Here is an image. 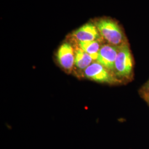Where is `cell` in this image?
Instances as JSON below:
<instances>
[{
    "label": "cell",
    "mask_w": 149,
    "mask_h": 149,
    "mask_svg": "<svg viewBox=\"0 0 149 149\" xmlns=\"http://www.w3.org/2000/svg\"><path fill=\"white\" fill-rule=\"evenodd\" d=\"M95 26L102 38L109 44L120 47L127 44L122 29L116 22L108 18H101L95 22Z\"/></svg>",
    "instance_id": "cell-1"
},
{
    "label": "cell",
    "mask_w": 149,
    "mask_h": 149,
    "mask_svg": "<svg viewBox=\"0 0 149 149\" xmlns=\"http://www.w3.org/2000/svg\"><path fill=\"white\" fill-rule=\"evenodd\" d=\"M133 66V58L128 44L119 47L114 64V74L116 77L123 80H131Z\"/></svg>",
    "instance_id": "cell-2"
},
{
    "label": "cell",
    "mask_w": 149,
    "mask_h": 149,
    "mask_svg": "<svg viewBox=\"0 0 149 149\" xmlns=\"http://www.w3.org/2000/svg\"><path fill=\"white\" fill-rule=\"evenodd\" d=\"M84 74L86 78L98 82L113 84L119 82L113 73L97 61L88 66L84 71Z\"/></svg>",
    "instance_id": "cell-3"
},
{
    "label": "cell",
    "mask_w": 149,
    "mask_h": 149,
    "mask_svg": "<svg viewBox=\"0 0 149 149\" xmlns=\"http://www.w3.org/2000/svg\"><path fill=\"white\" fill-rule=\"evenodd\" d=\"M119 47L111 44L102 45L96 61L114 74V64Z\"/></svg>",
    "instance_id": "cell-4"
},
{
    "label": "cell",
    "mask_w": 149,
    "mask_h": 149,
    "mask_svg": "<svg viewBox=\"0 0 149 149\" xmlns=\"http://www.w3.org/2000/svg\"><path fill=\"white\" fill-rule=\"evenodd\" d=\"M75 53L71 45L64 43L59 47L56 53V59L63 69L70 72L74 65Z\"/></svg>",
    "instance_id": "cell-5"
},
{
    "label": "cell",
    "mask_w": 149,
    "mask_h": 149,
    "mask_svg": "<svg viewBox=\"0 0 149 149\" xmlns=\"http://www.w3.org/2000/svg\"><path fill=\"white\" fill-rule=\"evenodd\" d=\"M72 36L79 42L100 40L101 36L95 24L88 23L76 29Z\"/></svg>",
    "instance_id": "cell-6"
},
{
    "label": "cell",
    "mask_w": 149,
    "mask_h": 149,
    "mask_svg": "<svg viewBox=\"0 0 149 149\" xmlns=\"http://www.w3.org/2000/svg\"><path fill=\"white\" fill-rule=\"evenodd\" d=\"M74 53V66L79 70L84 71L94 61L89 54L80 48L77 49Z\"/></svg>",
    "instance_id": "cell-7"
},
{
    "label": "cell",
    "mask_w": 149,
    "mask_h": 149,
    "mask_svg": "<svg viewBox=\"0 0 149 149\" xmlns=\"http://www.w3.org/2000/svg\"><path fill=\"white\" fill-rule=\"evenodd\" d=\"M79 45L80 49L89 54L94 61H96L102 47L100 40L81 42H79Z\"/></svg>",
    "instance_id": "cell-8"
},
{
    "label": "cell",
    "mask_w": 149,
    "mask_h": 149,
    "mask_svg": "<svg viewBox=\"0 0 149 149\" xmlns=\"http://www.w3.org/2000/svg\"><path fill=\"white\" fill-rule=\"evenodd\" d=\"M143 95H144V99L145 100V101L148 102V104L149 105V93H147L146 92H143Z\"/></svg>",
    "instance_id": "cell-9"
},
{
    "label": "cell",
    "mask_w": 149,
    "mask_h": 149,
    "mask_svg": "<svg viewBox=\"0 0 149 149\" xmlns=\"http://www.w3.org/2000/svg\"><path fill=\"white\" fill-rule=\"evenodd\" d=\"M144 92H146L149 93V81L148 82V84L146 85V86H145Z\"/></svg>",
    "instance_id": "cell-10"
}]
</instances>
